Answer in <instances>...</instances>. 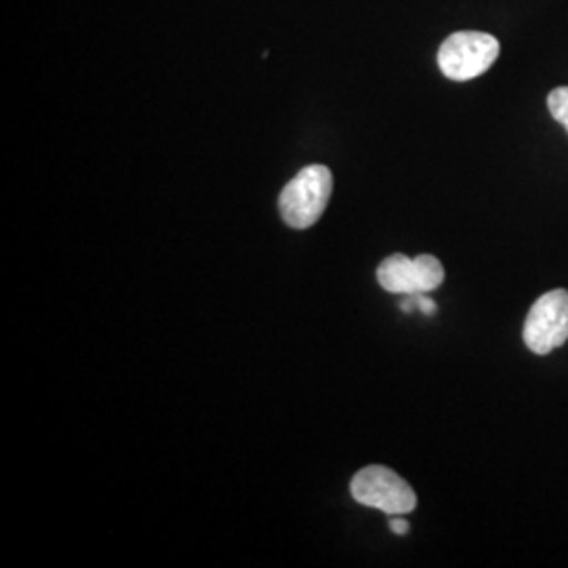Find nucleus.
Here are the masks:
<instances>
[{"label":"nucleus","mask_w":568,"mask_h":568,"mask_svg":"<svg viewBox=\"0 0 568 568\" xmlns=\"http://www.w3.org/2000/svg\"><path fill=\"white\" fill-rule=\"evenodd\" d=\"M333 194V173L325 164H310L284 185L278 199L284 222L295 230L316 224Z\"/></svg>","instance_id":"obj_1"},{"label":"nucleus","mask_w":568,"mask_h":568,"mask_svg":"<svg viewBox=\"0 0 568 568\" xmlns=\"http://www.w3.org/2000/svg\"><path fill=\"white\" fill-rule=\"evenodd\" d=\"M499 41L487 32H455L438 49V65L450 81L478 79L499 58Z\"/></svg>","instance_id":"obj_2"},{"label":"nucleus","mask_w":568,"mask_h":568,"mask_svg":"<svg viewBox=\"0 0 568 568\" xmlns=\"http://www.w3.org/2000/svg\"><path fill=\"white\" fill-rule=\"evenodd\" d=\"M352 497L366 508L382 509L387 516H405L417 508V495L403 476L389 467L368 466L352 478Z\"/></svg>","instance_id":"obj_3"},{"label":"nucleus","mask_w":568,"mask_h":568,"mask_svg":"<svg viewBox=\"0 0 568 568\" xmlns=\"http://www.w3.org/2000/svg\"><path fill=\"white\" fill-rule=\"evenodd\" d=\"M523 337L528 349L546 356L568 339V291L554 288L528 310Z\"/></svg>","instance_id":"obj_4"},{"label":"nucleus","mask_w":568,"mask_h":568,"mask_svg":"<svg viewBox=\"0 0 568 568\" xmlns=\"http://www.w3.org/2000/svg\"><path fill=\"white\" fill-rule=\"evenodd\" d=\"M377 281L387 293L419 295L429 293L445 283V267L434 255H419L415 260L406 255H389L377 267Z\"/></svg>","instance_id":"obj_5"},{"label":"nucleus","mask_w":568,"mask_h":568,"mask_svg":"<svg viewBox=\"0 0 568 568\" xmlns=\"http://www.w3.org/2000/svg\"><path fill=\"white\" fill-rule=\"evenodd\" d=\"M548 108L551 116L568 131V87H558L549 93Z\"/></svg>","instance_id":"obj_6"},{"label":"nucleus","mask_w":568,"mask_h":568,"mask_svg":"<svg viewBox=\"0 0 568 568\" xmlns=\"http://www.w3.org/2000/svg\"><path fill=\"white\" fill-rule=\"evenodd\" d=\"M415 302H417V310H419L422 314H426V316L436 314V304H434V300H432L427 293L415 295Z\"/></svg>","instance_id":"obj_7"},{"label":"nucleus","mask_w":568,"mask_h":568,"mask_svg":"<svg viewBox=\"0 0 568 568\" xmlns=\"http://www.w3.org/2000/svg\"><path fill=\"white\" fill-rule=\"evenodd\" d=\"M389 528H392V532H396V535H406V532H408V523H406L405 518H400V516H392Z\"/></svg>","instance_id":"obj_8"}]
</instances>
